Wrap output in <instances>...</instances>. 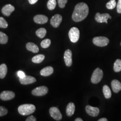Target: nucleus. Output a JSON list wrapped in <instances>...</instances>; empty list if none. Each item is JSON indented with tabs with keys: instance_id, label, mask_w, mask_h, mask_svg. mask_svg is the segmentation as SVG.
I'll return each mask as SVG.
<instances>
[{
	"instance_id": "423d86ee",
	"label": "nucleus",
	"mask_w": 121,
	"mask_h": 121,
	"mask_svg": "<svg viewBox=\"0 0 121 121\" xmlns=\"http://www.w3.org/2000/svg\"><path fill=\"white\" fill-rule=\"evenodd\" d=\"M48 91V87L45 86L37 87L32 91V94L37 96H41L45 95L47 94Z\"/></svg>"
},
{
	"instance_id": "39448f33",
	"label": "nucleus",
	"mask_w": 121,
	"mask_h": 121,
	"mask_svg": "<svg viewBox=\"0 0 121 121\" xmlns=\"http://www.w3.org/2000/svg\"><path fill=\"white\" fill-rule=\"evenodd\" d=\"M109 40L108 38L104 36L95 37L93 39V43L99 47H104L109 43Z\"/></svg>"
},
{
	"instance_id": "0eeeda50",
	"label": "nucleus",
	"mask_w": 121,
	"mask_h": 121,
	"mask_svg": "<svg viewBox=\"0 0 121 121\" xmlns=\"http://www.w3.org/2000/svg\"><path fill=\"white\" fill-rule=\"evenodd\" d=\"M49 113L51 116L55 120L60 121L62 119V115L59 109L55 107H52L49 109Z\"/></svg>"
},
{
	"instance_id": "412c9836",
	"label": "nucleus",
	"mask_w": 121,
	"mask_h": 121,
	"mask_svg": "<svg viewBox=\"0 0 121 121\" xmlns=\"http://www.w3.org/2000/svg\"><path fill=\"white\" fill-rule=\"evenodd\" d=\"M103 92L105 98L109 99L111 97V91L109 87L107 85H104L103 87Z\"/></svg>"
},
{
	"instance_id": "2eb2a0df",
	"label": "nucleus",
	"mask_w": 121,
	"mask_h": 121,
	"mask_svg": "<svg viewBox=\"0 0 121 121\" xmlns=\"http://www.w3.org/2000/svg\"><path fill=\"white\" fill-rule=\"evenodd\" d=\"M34 21L37 24H43L47 22L48 21V17L43 15L38 14L35 15L34 17Z\"/></svg>"
},
{
	"instance_id": "4468645a",
	"label": "nucleus",
	"mask_w": 121,
	"mask_h": 121,
	"mask_svg": "<svg viewBox=\"0 0 121 121\" xmlns=\"http://www.w3.org/2000/svg\"><path fill=\"white\" fill-rule=\"evenodd\" d=\"M20 82L23 85H27L33 83L36 81L35 78L30 76H25L23 78H19Z\"/></svg>"
},
{
	"instance_id": "c85d7f7f",
	"label": "nucleus",
	"mask_w": 121,
	"mask_h": 121,
	"mask_svg": "<svg viewBox=\"0 0 121 121\" xmlns=\"http://www.w3.org/2000/svg\"><path fill=\"white\" fill-rule=\"evenodd\" d=\"M8 26L7 22L3 17H0V28H6Z\"/></svg>"
},
{
	"instance_id": "e433bc0d",
	"label": "nucleus",
	"mask_w": 121,
	"mask_h": 121,
	"mask_svg": "<svg viewBox=\"0 0 121 121\" xmlns=\"http://www.w3.org/2000/svg\"><path fill=\"white\" fill-rule=\"evenodd\" d=\"M82 119L81 118H79V117H78L75 119V121H82Z\"/></svg>"
},
{
	"instance_id": "4be33fe9",
	"label": "nucleus",
	"mask_w": 121,
	"mask_h": 121,
	"mask_svg": "<svg viewBox=\"0 0 121 121\" xmlns=\"http://www.w3.org/2000/svg\"><path fill=\"white\" fill-rule=\"evenodd\" d=\"M45 56L43 54H38L32 58V61L35 63H40L44 59Z\"/></svg>"
},
{
	"instance_id": "393cba45",
	"label": "nucleus",
	"mask_w": 121,
	"mask_h": 121,
	"mask_svg": "<svg viewBox=\"0 0 121 121\" xmlns=\"http://www.w3.org/2000/svg\"><path fill=\"white\" fill-rule=\"evenodd\" d=\"M8 37L5 33L0 31V43L5 44L8 42Z\"/></svg>"
},
{
	"instance_id": "5701e85b",
	"label": "nucleus",
	"mask_w": 121,
	"mask_h": 121,
	"mask_svg": "<svg viewBox=\"0 0 121 121\" xmlns=\"http://www.w3.org/2000/svg\"><path fill=\"white\" fill-rule=\"evenodd\" d=\"M47 31L44 28H40L36 31L35 34L40 38H43L46 34Z\"/></svg>"
},
{
	"instance_id": "f257e3e1",
	"label": "nucleus",
	"mask_w": 121,
	"mask_h": 121,
	"mask_svg": "<svg viewBox=\"0 0 121 121\" xmlns=\"http://www.w3.org/2000/svg\"><path fill=\"white\" fill-rule=\"evenodd\" d=\"M89 13V7L85 3L81 2L75 6L72 18L74 22H81L85 19Z\"/></svg>"
},
{
	"instance_id": "2f4dec72",
	"label": "nucleus",
	"mask_w": 121,
	"mask_h": 121,
	"mask_svg": "<svg viewBox=\"0 0 121 121\" xmlns=\"http://www.w3.org/2000/svg\"><path fill=\"white\" fill-rule=\"evenodd\" d=\"M117 13H121V0H118L117 4Z\"/></svg>"
},
{
	"instance_id": "473e14b6",
	"label": "nucleus",
	"mask_w": 121,
	"mask_h": 121,
	"mask_svg": "<svg viewBox=\"0 0 121 121\" xmlns=\"http://www.w3.org/2000/svg\"><path fill=\"white\" fill-rule=\"evenodd\" d=\"M17 74L18 76L19 77V78H21L25 77V76H26V75H25V73H24V72H23L22 70L18 71Z\"/></svg>"
},
{
	"instance_id": "f03ea898",
	"label": "nucleus",
	"mask_w": 121,
	"mask_h": 121,
	"mask_svg": "<svg viewBox=\"0 0 121 121\" xmlns=\"http://www.w3.org/2000/svg\"><path fill=\"white\" fill-rule=\"evenodd\" d=\"M35 110V107L32 104H23L18 108V112L22 115L26 116L33 113Z\"/></svg>"
},
{
	"instance_id": "cd10ccee",
	"label": "nucleus",
	"mask_w": 121,
	"mask_h": 121,
	"mask_svg": "<svg viewBox=\"0 0 121 121\" xmlns=\"http://www.w3.org/2000/svg\"><path fill=\"white\" fill-rule=\"evenodd\" d=\"M51 40L48 39H45L43 40L41 43V46L43 48H47L51 44Z\"/></svg>"
},
{
	"instance_id": "9b49d317",
	"label": "nucleus",
	"mask_w": 121,
	"mask_h": 121,
	"mask_svg": "<svg viewBox=\"0 0 121 121\" xmlns=\"http://www.w3.org/2000/svg\"><path fill=\"white\" fill-rule=\"evenodd\" d=\"M64 58L66 65L68 67L70 66L72 64V53L70 49H67L65 51Z\"/></svg>"
},
{
	"instance_id": "ddd939ff",
	"label": "nucleus",
	"mask_w": 121,
	"mask_h": 121,
	"mask_svg": "<svg viewBox=\"0 0 121 121\" xmlns=\"http://www.w3.org/2000/svg\"><path fill=\"white\" fill-rule=\"evenodd\" d=\"M14 7L10 4H6L1 9L2 13L5 16H9L14 10Z\"/></svg>"
},
{
	"instance_id": "58836bf2",
	"label": "nucleus",
	"mask_w": 121,
	"mask_h": 121,
	"mask_svg": "<svg viewBox=\"0 0 121 121\" xmlns=\"http://www.w3.org/2000/svg\"></svg>"
},
{
	"instance_id": "c756f323",
	"label": "nucleus",
	"mask_w": 121,
	"mask_h": 121,
	"mask_svg": "<svg viewBox=\"0 0 121 121\" xmlns=\"http://www.w3.org/2000/svg\"><path fill=\"white\" fill-rule=\"evenodd\" d=\"M8 113V110L3 106H0V117L5 115Z\"/></svg>"
},
{
	"instance_id": "f704fd0d",
	"label": "nucleus",
	"mask_w": 121,
	"mask_h": 121,
	"mask_svg": "<svg viewBox=\"0 0 121 121\" xmlns=\"http://www.w3.org/2000/svg\"><path fill=\"white\" fill-rule=\"evenodd\" d=\"M38 0H28L29 3L31 4H35Z\"/></svg>"
},
{
	"instance_id": "4c0bfd02",
	"label": "nucleus",
	"mask_w": 121,
	"mask_h": 121,
	"mask_svg": "<svg viewBox=\"0 0 121 121\" xmlns=\"http://www.w3.org/2000/svg\"><path fill=\"white\" fill-rule=\"evenodd\" d=\"M111 18H112V17L110 16H109V19H111Z\"/></svg>"
},
{
	"instance_id": "f8f14e48",
	"label": "nucleus",
	"mask_w": 121,
	"mask_h": 121,
	"mask_svg": "<svg viewBox=\"0 0 121 121\" xmlns=\"http://www.w3.org/2000/svg\"><path fill=\"white\" fill-rule=\"evenodd\" d=\"M86 113L92 117H96L99 112V108L96 107H93L90 105H86L85 108Z\"/></svg>"
},
{
	"instance_id": "f3484780",
	"label": "nucleus",
	"mask_w": 121,
	"mask_h": 121,
	"mask_svg": "<svg viewBox=\"0 0 121 121\" xmlns=\"http://www.w3.org/2000/svg\"><path fill=\"white\" fill-rule=\"evenodd\" d=\"M53 73V69L52 66H47L41 69L40 74L43 76H48Z\"/></svg>"
},
{
	"instance_id": "7c9ffc66",
	"label": "nucleus",
	"mask_w": 121,
	"mask_h": 121,
	"mask_svg": "<svg viewBox=\"0 0 121 121\" xmlns=\"http://www.w3.org/2000/svg\"><path fill=\"white\" fill-rule=\"evenodd\" d=\"M59 6L60 8H64L67 3L68 0H57Z\"/></svg>"
},
{
	"instance_id": "b1692460",
	"label": "nucleus",
	"mask_w": 121,
	"mask_h": 121,
	"mask_svg": "<svg viewBox=\"0 0 121 121\" xmlns=\"http://www.w3.org/2000/svg\"><path fill=\"white\" fill-rule=\"evenodd\" d=\"M113 70L115 72H119L121 71V60L117 59L115 61L113 65Z\"/></svg>"
},
{
	"instance_id": "72a5a7b5",
	"label": "nucleus",
	"mask_w": 121,
	"mask_h": 121,
	"mask_svg": "<svg viewBox=\"0 0 121 121\" xmlns=\"http://www.w3.org/2000/svg\"><path fill=\"white\" fill-rule=\"evenodd\" d=\"M26 121H36V119L34 116H30L28 117L26 120Z\"/></svg>"
},
{
	"instance_id": "9d476101",
	"label": "nucleus",
	"mask_w": 121,
	"mask_h": 121,
	"mask_svg": "<svg viewBox=\"0 0 121 121\" xmlns=\"http://www.w3.org/2000/svg\"><path fill=\"white\" fill-rule=\"evenodd\" d=\"M62 20V17L61 15L59 14H56L52 17L50 20V24L53 27L56 28L60 25Z\"/></svg>"
},
{
	"instance_id": "7ed1b4c3",
	"label": "nucleus",
	"mask_w": 121,
	"mask_h": 121,
	"mask_svg": "<svg viewBox=\"0 0 121 121\" xmlns=\"http://www.w3.org/2000/svg\"><path fill=\"white\" fill-rule=\"evenodd\" d=\"M103 76V71L99 68L94 71L91 77V82L92 83L97 84L101 80Z\"/></svg>"
},
{
	"instance_id": "c9c22d12",
	"label": "nucleus",
	"mask_w": 121,
	"mask_h": 121,
	"mask_svg": "<svg viewBox=\"0 0 121 121\" xmlns=\"http://www.w3.org/2000/svg\"><path fill=\"white\" fill-rule=\"evenodd\" d=\"M108 120L107 119V118H104V117H103V118H100L99 120L98 121H107Z\"/></svg>"
},
{
	"instance_id": "a878e982",
	"label": "nucleus",
	"mask_w": 121,
	"mask_h": 121,
	"mask_svg": "<svg viewBox=\"0 0 121 121\" xmlns=\"http://www.w3.org/2000/svg\"><path fill=\"white\" fill-rule=\"evenodd\" d=\"M56 4V0H48L47 3V7L48 9L52 10L55 8Z\"/></svg>"
},
{
	"instance_id": "a211bd4d",
	"label": "nucleus",
	"mask_w": 121,
	"mask_h": 121,
	"mask_svg": "<svg viewBox=\"0 0 121 121\" xmlns=\"http://www.w3.org/2000/svg\"><path fill=\"white\" fill-rule=\"evenodd\" d=\"M26 49L31 52L34 53H37L39 52V48L37 45L33 43L29 42L26 44Z\"/></svg>"
},
{
	"instance_id": "6e6552de",
	"label": "nucleus",
	"mask_w": 121,
	"mask_h": 121,
	"mask_svg": "<svg viewBox=\"0 0 121 121\" xmlns=\"http://www.w3.org/2000/svg\"><path fill=\"white\" fill-rule=\"evenodd\" d=\"M110 16L109 14L107 13H104L100 14L99 13H97L95 14V21L99 23H103L105 22L107 23L108 22L107 20L109 18Z\"/></svg>"
},
{
	"instance_id": "aec40b11",
	"label": "nucleus",
	"mask_w": 121,
	"mask_h": 121,
	"mask_svg": "<svg viewBox=\"0 0 121 121\" xmlns=\"http://www.w3.org/2000/svg\"><path fill=\"white\" fill-rule=\"evenodd\" d=\"M7 73V67L5 64L0 65V78L3 79L5 77Z\"/></svg>"
},
{
	"instance_id": "bb28decb",
	"label": "nucleus",
	"mask_w": 121,
	"mask_h": 121,
	"mask_svg": "<svg viewBox=\"0 0 121 121\" xmlns=\"http://www.w3.org/2000/svg\"><path fill=\"white\" fill-rule=\"evenodd\" d=\"M117 3L115 0H110L106 4V8L108 9H113L116 6Z\"/></svg>"
},
{
	"instance_id": "dca6fc26",
	"label": "nucleus",
	"mask_w": 121,
	"mask_h": 121,
	"mask_svg": "<svg viewBox=\"0 0 121 121\" xmlns=\"http://www.w3.org/2000/svg\"><path fill=\"white\" fill-rule=\"evenodd\" d=\"M112 91L115 93H118L121 90V83L117 79L113 80L111 82Z\"/></svg>"
},
{
	"instance_id": "1a4fd4ad",
	"label": "nucleus",
	"mask_w": 121,
	"mask_h": 121,
	"mask_svg": "<svg viewBox=\"0 0 121 121\" xmlns=\"http://www.w3.org/2000/svg\"><path fill=\"white\" fill-rule=\"evenodd\" d=\"M14 97L15 93L12 91H3L0 94V99L4 101L13 99Z\"/></svg>"
},
{
	"instance_id": "6ab92c4d",
	"label": "nucleus",
	"mask_w": 121,
	"mask_h": 121,
	"mask_svg": "<svg viewBox=\"0 0 121 121\" xmlns=\"http://www.w3.org/2000/svg\"><path fill=\"white\" fill-rule=\"evenodd\" d=\"M75 105L72 102H70L68 104L66 109V114L68 116L70 117L72 116L75 111Z\"/></svg>"
},
{
	"instance_id": "20e7f679",
	"label": "nucleus",
	"mask_w": 121,
	"mask_h": 121,
	"mask_svg": "<svg viewBox=\"0 0 121 121\" xmlns=\"http://www.w3.org/2000/svg\"><path fill=\"white\" fill-rule=\"evenodd\" d=\"M69 37L70 41L73 43H76L79 39L80 32L78 28L72 27L69 32Z\"/></svg>"
}]
</instances>
